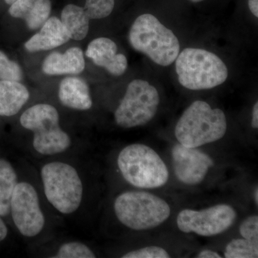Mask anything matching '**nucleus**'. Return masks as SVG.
I'll return each mask as SVG.
<instances>
[{"label":"nucleus","mask_w":258,"mask_h":258,"mask_svg":"<svg viewBox=\"0 0 258 258\" xmlns=\"http://www.w3.org/2000/svg\"><path fill=\"white\" fill-rule=\"evenodd\" d=\"M44 196L51 207L68 216L81 208L84 197V184L79 169L62 160L47 161L40 170Z\"/></svg>","instance_id":"f257e3e1"},{"label":"nucleus","mask_w":258,"mask_h":258,"mask_svg":"<svg viewBox=\"0 0 258 258\" xmlns=\"http://www.w3.org/2000/svg\"><path fill=\"white\" fill-rule=\"evenodd\" d=\"M20 125L32 132V146L43 157H55L69 151L72 139L60 125V114L49 103H37L22 113Z\"/></svg>","instance_id":"f03ea898"},{"label":"nucleus","mask_w":258,"mask_h":258,"mask_svg":"<svg viewBox=\"0 0 258 258\" xmlns=\"http://www.w3.org/2000/svg\"><path fill=\"white\" fill-rule=\"evenodd\" d=\"M227 128V118L221 109H213L207 102L196 101L180 117L174 134L181 145L198 148L223 138Z\"/></svg>","instance_id":"7ed1b4c3"},{"label":"nucleus","mask_w":258,"mask_h":258,"mask_svg":"<svg viewBox=\"0 0 258 258\" xmlns=\"http://www.w3.org/2000/svg\"><path fill=\"white\" fill-rule=\"evenodd\" d=\"M128 41L134 50L161 66H170L180 52L177 37L151 14L136 19L129 30Z\"/></svg>","instance_id":"20e7f679"},{"label":"nucleus","mask_w":258,"mask_h":258,"mask_svg":"<svg viewBox=\"0 0 258 258\" xmlns=\"http://www.w3.org/2000/svg\"><path fill=\"white\" fill-rule=\"evenodd\" d=\"M176 72L183 87L192 91L212 89L225 82L228 69L216 54L188 47L175 60Z\"/></svg>","instance_id":"39448f33"},{"label":"nucleus","mask_w":258,"mask_h":258,"mask_svg":"<svg viewBox=\"0 0 258 258\" xmlns=\"http://www.w3.org/2000/svg\"><path fill=\"white\" fill-rule=\"evenodd\" d=\"M117 164L123 179L136 187H161L169 179L165 163L154 149L144 144H131L123 148Z\"/></svg>","instance_id":"423d86ee"},{"label":"nucleus","mask_w":258,"mask_h":258,"mask_svg":"<svg viewBox=\"0 0 258 258\" xmlns=\"http://www.w3.org/2000/svg\"><path fill=\"white\" fill-rule=\"evenodd\" d=\"M113 209L118 221L132 230L154 228L171 215L169 205L162 199L145 191H126L115 198Z\"/></svg>","instance_id":"0eeeda50"},{"label":"nucleus","mask_w":258,"mask_h":258,"mask_svg":"<svg viewBox=\"0 0 258 258\" xmlns=\"http://www.w3.org/2000/svg\"><path fill=\"white\" fill-rule=\"evenodd\" d=\"M159 102L157 88L144 80H134L115 110V123L123 128L146 125L157 114Z\"/></svg>","instance_id":"6e6552de"},{"label":"nucleus","mask_w":258,"mask_h":258,"mask_svg":"<svg viewBox=\"0 0 258 258\" xmlns=\"http://www.w3.org/2000/svg\"><path fill=\"white\" fill-rule=\"evenodd\" d=\"M10 214L17 230L25 238H36L45 230L46 217L40 195L30 181H18L12 197Z\"/></svg>","instance_id":"1a4fd4ad"},{"label":"nucleus","mask_w":258,"mask_h":258,"mask_svg":"<svg viewBox=\"0 0 258 258\" xmlns=\"http://www.w3.org/2000/svg\"><path fill=\"white\" fill-rule=\"evenodd\" d=\"M237 212L230 205H217L205 210L186 209L179 212L176 224L181 232L212 237L225 232L233 225Z\"/></svg>","instance_id":"9d476101"},{"label":"nucleus","mask_w":258,"mask_h":258,"mask_svg":"<svg viewBox=\"0 0 258 258\" xmlns=\"http://www.w3.org/2000/svg\"><path fill=\"white\" fill-rule=\"evenodd\" d=\"M174 174L181 182L187 185L200 184L215 162L208 154L197 148L176 144L171 151Z\"/></svg>","instance_id":"9b49d317"},{"label":"nucleus","mask_w":258,"mask_h":258,"mask_svg":"<svg viewBox=\"0 0 258 258\" xmlns=\"http://www.w3.org/2000/svg\"><path fill=\"white\" fill-rule=\"evenodd\" d=\"M118 47L114 41L108 37H98L89 44L86 56L93 63L103 68L110 74L120 76L128 68V60L123 54L118 53Z\"/></svg>","instance_id":"f8f14e48"},{"label":"nucleus","mask_w":258,"mask_h":258,"mask_svg":"<svg viewBox=\"0 0 258 258\" xmlns=\"http://www.w3.org/2000/svg\"><path fill=\"white\" fill-rule=\"evenodd\" d=\"M86 68L84 53L79 47H72L66 52H53L45 57L42 71L47 76H76L82 74Z\"/></svg>","instance_id":"ddd939ff"},{"label":"nucleus","mask_w":258,"mask_h":258,"mask_svg":"<svg viewBox=\"0 0 258 258\" xmlns=\"http://www.w3.org/2000/svg\"><path fill=\"white\" fill-rule=\"evenodd\" d=\"M70 39L60 19L50 17L40 28V31L25 42V49L32 53L50 50L64 45Z\"/></svg>","instance_id":"4468645a"},{"label":"nucleus","mask_w":258,"mask_h":258,"mask_svg":"<svg viewBox=\"0 0 258 258\" xmlns=\"http://www.w3.org/2000/svg\"><path fill=\"white\" fill-rule=\"evenodd\" d=\"M58 98L62 106L75 111H88L93 106L88 83L77 76H67L61 81Z\"/></svg>","instance_id":"2eb2a0df"},{"label":"nucleus","mask_w":258,"mask_h":258,"mask_svg":"<svg viewBox=\"0 0 258 258\" xmlns=\"http://www.w3.org/2000/svg\"><path fill=\"white\" fill-rule=\"evenodd\" d=\"M51 11V0H16L9 8L10 15L24 20L32 31L41 28L50 18Z\"/></svg>","instance_id":"dca6fc26"},{"label":"nucleus","mask_w":258,"mask_h":258,"mask_svg":"<svg viewBox=\"0 0 258 258\" xmlns=\"http://www.w3.org/2000/svg\"><path fill=\"white\" fill-rule=\"evenodd\" d=\"M30 96L28 88L20 81L0 80V116L18 114Z\"/></svg>","instance_id":"f3484780"},{"label":"nucleus","mask_w":258,"mask_h":258,"mask_svg":"<svg viewBox=\"0 0 258 258\" xmlns=\"http://www.w3.org/2000/svg\"><path fill=\"white\" fill-rule=\"evenodd\" d=\"M60 20L71 40L80 41L86 38L89 32L90 19L79 5H66L61 12Z\"/></svg>","instance_id":"a211bd4d"},{"label":"nucleus","mask_w":258,"mask_h":258,"mask_svg":"<svg viewBox=\"0 0 258 258\" xmlns=\"http://www.w3.org/2000/svg\"><path fill=\"white\" fill-rule=\"evenodd\" d=\"M19 179L11 163L0 159V216L10 215V203Z\"/></svg>","instance_id":"6ab92c4d"},{"label":"nucleus","mask_w":258,"mask_h":258,"mask_svg":"<svg viewBox=\"0 0 258 258\" xmlns=\"http://www.w3.org/2000/svg\"><path fill=\"white\" fill-rule=\"evenodd\" d=\"M96 254L87 244L79 241H70L59 246L55 253L51 256L54 258H94Z\"/></svg>","instance_id":"aec40b11"},{"label":"nucleus","mask_w":258,"mask_h":258,"mask_svg":"<svg viewBox=\"0 0 258 258\" xmlns=\"http://www.w3.org/2000/svg\"><path fill=\"white\" fill-rule=\"evenodd\" d=\"M226 258H255L258 257V244L246 239H234L226 246Z\"/></svg>","instance_id":"412c9836"},{"label":"nucleus","mask_w":258,"mask_h":258,"mask_svg":"<svg viewBox=\"0 0 258 258\" xmlns=\"http://www.w3.org/2000/svg\"><path fill=\"white\" fill-rule=\"evenodd\" d=\"M114 6L115 0H86L83 8L90 20H100L109 16Z\"/></svg>","instance_id":"4be33fe9"},{"label":"nucleus","mask_w":258,"mask_h":258,"mask_svg":"<svg viewBox=\"0 0 258 258\" xmlns=\"http://www.w3.org/2000/svg\"><path fill=\"white\" fill-rule=\"evenodd\" d=\"M23 72L18 62L10 60L5 52L0 50V80L21 81Z\"/></svg>","instance_id":"5701e85b"},{"label":"nucleus","mask_w":258,"mask_h":258,"mask_svg":"<svg viewBox=\"0 0 258 258\" xmlns=\"http://www.w3.org/2000/svg\"><path fill=\"white\" fill-rule=\"evenodd\" d=\"M166 249L157 246H149L137 250L131 251L122 256L123 258H169Z\"/></svg>","instance_id":"b1692460"},{"label":"nucleus","mask_w":258,"mask_h":258,"mask_svg":"<svg viewBox=\"0 0 258 258\" xmlns=\"http://www.w3.org/2000/svg\"><path fill=\"white\" fill-rule=\"evenodd\" d=\"M240 233L243 238L258 244V217L252 215L246 218L240 225Z\"/></svg>","instance_id":"393cba45"},{"label":"nucleus","mask_w":258,"mask_h":258,"mask_svg":"<svg viewBox=\"0 0 258 258\" xmlns=\"http://www.w3.org/2000/svg\"><path fill=\"white\" fill-rule=\"evenodd\" d=\"M197 257L198 258H220L222 257L220 254L217 253L215 251L210 250V249H205L201 251L198 254Z\"/></svg>","instance_id":"a878e982"},{"label":"nucleus","mask_w":258,"mask_h":258,"mask_svg":"<svg viewBox=\"0 0 258 258\" xmlns=\"http://www.w3.org/2000/svg\"><path fill=\"white\" fill-rule=\"evenodd\" d=\"M8 234V229L4 221H3L2 217L0 216V242L6 238Z\"/></svg>","instance_id":"bb28decb"},{"label":"nucleus","mask_w":258,"mask_h":258,"mask_svg":"<svg viewBox=\"0 0 258 258\" xmlns=\"http://www.w3.org/2000/svg\"><path fill=\"white\" fill-rule=\"evenodd\" d=\"M251 125L253 128H258V102H256L252 109V119Z\"/></svg>","instance_id":"cd10ccee"},{"label":"nucleus","mask_w":258,"mask_h":258,"mask_svg":"<svg viewBox=\"0 0 258 258\" xmlns=\"http://www.w3.org/2000/svg\"><path fill=\"white\" fill-rule=\"evenodd\" d=\"M248 6L251 13L258 18V0H248Z\"/></svg>","instance_id":"c85d7f7f"},{"label":"nucleus","mask_w":258,"mask_h":258,"mask_svg":"<svg viewBox=\"0 0 258 258\" xmlns=\"http://www.w3.org/2000/svg\"><path fill=\"white\" fill-rule=\"evenodd\" d=\"M254 202H255L256 205H258V190L257 187L256 188L255 190H254Z\"/></svg>","instance_id":"c756f323"},{"label":"nucleus","mask_w":258,"mask_h":258,"mask_svg":"<svg viewBox=\"0 0 258 258\" xmlns=\"http://www.w3.org/2000/svg\"><path fill=\"white\" fill-rule=\"evenodd\" d=\"M16 0H5V3L6 4L11 5L13 3H14Z\"/></svg>","instance_id":"7c9ffc66"},{"label":"nucleus","mask_w":258,"mask_h":258,"mask_svg":"<svg viewBox=\"0 0 258 258\" xmlns=\"http://www.w3.org/2000/svg\"><path fill=\"white\" fill-rule=\"evenodd\" d=\"M188 1L191 2V3H201V2H203L204 0H188Z\"/></svg>","instance_id":"2f4dec72"}]
</instances>
